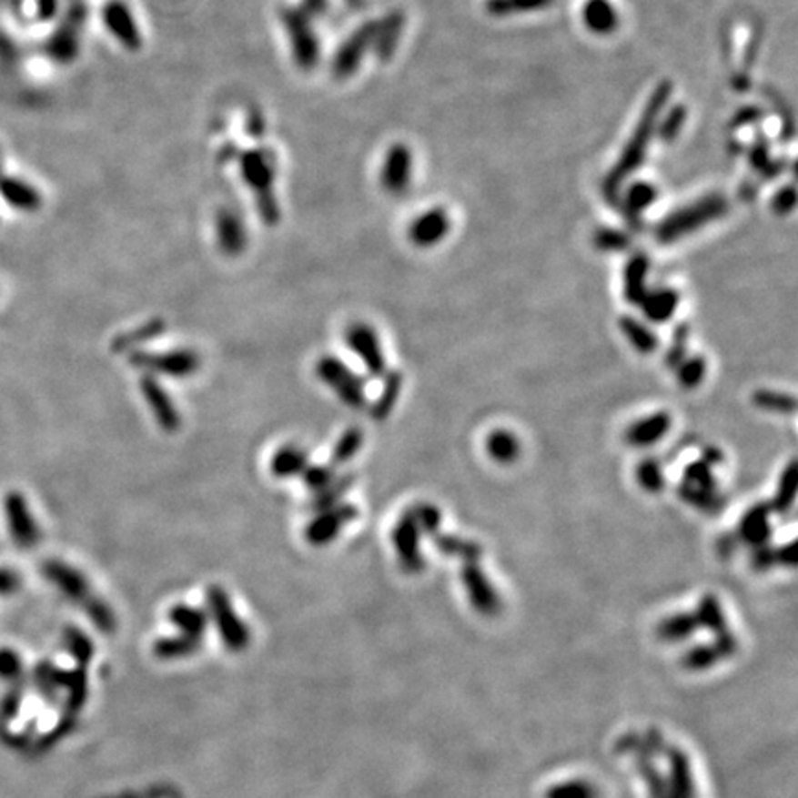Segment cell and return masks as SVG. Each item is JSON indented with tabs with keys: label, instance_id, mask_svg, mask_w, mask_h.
I'll list each match as a JSON object with an SVG mask.
<instances>
[{
	"label": "cell",
	"instance_id": "cell-14",
	"mask_svg": "<svg viewBox=\"0 0 798 798\" xmlns=\"http://www.w3.org/2000/svg\"><path fill=\"white\" fill-rule=\"evenodd\" d=\"M378 30L379 23H368L348 37L333 61V73L337 78H348L359 69L364 54L376 43Z\"/></svg>",
	"mask_w": 798,
	"mask_h": 798
},
{
	"label": "cell",
	"instance_id": "cell-21",
	"mask_svg": "<svg viewBox=\"0 0 798 798\" xmlns=\"http://www.w3.org/2000/svg\"><path fill=\"white\" fill-rule=\"evenodd\" d=\"M771 516H773V509L769 503H756L754 507H751L743 514L738 532H735L740 543H747L753 549L767 545L773 536Z\"/></svg>",
	"mask_w": 798,
	"mask_h": 798
},
{
	"label": "cell",
	"instance_id": "cell-32",
	"mask_svg": "<svg viewBox=\"0 0 798 798\" xmlns=\"http://www.w3.org/2000/svg\"><path fill=\"white\" fill-rule=\"evenodd\" d=\"M355 480L357 479H355L353 473H340V475H337L326 488H322V490H318V492L313 494L309 509L317 514V512L328 510L331 507H337L338 503H342L346 494L353 488Z\"/></svg>",
	"mask_w": 798,
	"mask_h": 798
},
{
	"label": "cell",
	"instance_id": "cell-58",
	"mask_svg": "<svg viewBox=\"0 0 798 798\" xmlns=\"http://www.w3.org/2000/svg\"><path fill=\"white\" fill-rule=\"evenodd\" d=\"M774 555H776V564L794 566V562H796V547H794V541H789V543L780 545L778 549H774Z\"/></svg>",
	"mask_w": 798,
	"mask_h": 798
},
{
	"label": "cell",
	"instance_id": "cell-29",
	"mask_svg": "<svg viewBox=\"0 0 798 798\" xmlns=\"http://www.w3.org/2000/svg\"><path fill=\"white\" fill-rule=\"evenodd\" d=\"M486 453L494 462L501 466H510L521 455V442L514 433L507 431V429H496V431L486 437Z\"/></svg>",
	"mask_w": 798,
	"mask_h": 798
},
{
	"label": "cell",
	"instance_id": "cell-41",
	"mask_svg": "<svg viewBox=\"0 0 798 798\" xmlns=\"http://www.w3.org/2000/svg\"><path fill=\"white\" fill-rule=\"evenodd\" d=\"M706 372H708V362L701 355L686 357L677 368H674L677 381L684 390H695L697 387H701V383L706 378Z\"/></svg>",
	"mask_w": 798,
	"mask_h": 798
},
{
	"label": "cell",
	"instance_id": "cell-47",
	"mask_svg": "<svg viewBox=\"0 0 798 798\" xmlns=\"http://www.w3.org/2000/svg\"><path fill=\"white\" fill-rule=\"evenodd\" d=\"M409 512L412 514L416 525L419 527L421 534H429L435 536L440 532V525H442V512L437 505L431 503H418L414 507L409 509Z\"/></svg>",
	"mask_w": 798,
	"mask_h": 798
},
{
	"label": "cell",
	"instance_id": "cell-4",
	"mask_svg": "<svg viewBox=\"0 0 798 798\" xmlns=\"http://www.w3.org/2000/svg\"><path fill=\"white\" fill-rule=\"evenodd\" d=\"M207 618L213 621L220 641L229 652H244L250 647L252 634L248 625L237 613L227 591L222 586L211 584L206 590Z\"/></svg>",
	"mask_w": 798,
	"mask_h": 798
},
{
	"label": "cell",
	"instance_id": "cell-7",
	"mask_svg": "<svg viewBox=\"0 0 798 798\" xmlns=\"http://www.w3.org/2000/svg\"><path fill=\"white\" fill-rule=\"evenodd\" d=\"M317 378L349 409H362L366 405V383L338 357L324 355L315 366Z\"/></svg>",
	"mask_w": 798,
	"mask_h": 798
},
{
	"label": "cell",
	"instance_id": "cell-46",
	"mask_svg": "<svg viewBox=\"0 0 798 798\" xmlns=\"http://www.w3.org/2000/svg\"><path fill=\"white\" fill-rule=\"evenodd\" d=\"M401 28H403L401 14H392L383 25H379L376 46H378V52L381 57H389L394 52L396 43L401 35Z\"/></svg>",
	"mask_w": 798,
	"mask_h": 798
},
{
	"label": "cell",
	"instance_id": "cell-36",
	"mask_svg": "<svg viewBox=\"0 0 798 798\" xmlns=\"http://www.w3.org/2000/svg\"><path fill=\"white\" fill-rule=\"evenodd\" d=\"M200 647H202V641H197V640L187 638L183 634H176L170 638H159L154 643V654L159 660H167V662L168 660H181V658L197 654L200 651Z\"/></svg>",
	"mask_w": 798,
	"mask_h": 798
},
{
	"label": "cell",
	"instance_id": "cell-33",
	"mask_svg": "<svg viewBox=\"0 0 798 798\" xmlns=\"http://www.w3.org/2000/svg\"><path fill=\"white\" fill-rule=\"evenodd\" d=\"M620 329L625 335V338L629 340V344L643 355L654 353L660 346V338L654 333V329L634 317L620 318Z\"/></svg>",
	"mask_w": 798,
	"mask_h": 798
},
{
	"label": "cell",
	"instance_id": "cell-17",
	"mask_svg": "<svg viewBox=\"0 0 798 798\" xmlns=\"http://www.w3.org/2000/svg\"><path fill=\"white\" fill-rule=\"evenodd\" d=\"M451 229L450 213L442 207H433L416 217L409 226V240L418 248H433L442 242Z\"/></svg>",
	"mask_w": 798,
	"mask_h": 798
},
{
	"label": "cell",
	"instance_id": "cell-16",
	"mask_svg": "<svg viewBox=\"0 0 798 798\" xmlns=\"http://www.w3.org/2000/svg\"><path fill=\"white\" fill-rule=\"evenodd\" d=\"M215 238L220 254L226 258H238L248 248L247 226L242 217L229 207H222L215 217Z\"/></svg>",
	"mask_w": 798,
	"mask_h": 798
},
{
	"label": "cell",
	"instance_id": "cell-25",
	"mask_svg": "<svg viewBox=\"0 0 798 798\" xmlns=\"http://www.w3.org/2000/svg\"><path fill=\"white\" fill-rule=\"evenodd\" d=\"M582 23L593 35H610L618 30L620 15L610 0H586Z\"/></svg>",
	"mask_w": 798,
	"mask_h": 798
},
{
	"label": "cell",
	"instance_id": "cell-3",
	"mask_svg": "<svg viewBox=\"0 0 798 798\" xmlns=\"http://www.w3.org/2000/svg\"><path fill=\"white\" fill-rule=\"evenodd\" d=\"M728 213V202L722 195H706L677 211L667 215L654 229V237L660 244H672L686 238L688 235L702 229L704 226L719 220Z\"/></svg>",
	"mask_w": 798,
	"mask_h": 798
},
{
	"label": "cell",
	"instance_id": "cell-18",
	"mask_svg": "<svg viewBox=\"0 0 798 798\" xmlns=\"http://www.w3.org/2000/svg\"><path fill=\"white\" fill-rule=\"evenodd\" d=\"M104 23L111 35L120 41V45L128 50H139L143 45V37L139 26L130 12V8L122 0H109L104 8Z\"/></svg>",
	"mask_w": 798,
	"mask_h": 798
},
{
	"label": "cell",
	"instance_id": "cell-12",
	"mask_svg": "<svg viewBox=\"0 0 798 798\" xmlns=\"http://www.w3.org/2000/svg\"><path fill=\"white\" fill-rule=\"evenodd\" d=\"M421 530L416 525L412 514L405 510L392 529V545L398 555L399 566L409 573H418L425 568L421 555Z\"/></svg>",
	"mask_w": 798,
	"mask_h": 798
},
{
	"label": "cell",
	"instance_id": "cell-53",
	"mask_svg": "<svg viewBox=\"0 0 798 798\" xmlns=\"http://www.w3.org/2000/svg\"><path fill=\"white\" fill-rule=\"evenodd\" d=\"M796 206V191L793 186L780 189L773 198V209L776 215H789Z\"/></svg>",
	"mask_w": 798,
	"mask_h": 798
},
{
	"label": "cell",
	"instance_id": "cell-50",
	"mask_svg": "<svg viewBox=\"0 0 798 798\" xmlns=\"http://www.w3.org/2000/svg\"><path fill=\"white\" fill-rule=\"evenodd\" d=\"M337 475H338L337 468L331 464H309L301 473V480L307 486V490L315 494L318 490L326 488Z\"/></svg>",
	"mask_w": 798,
	"mask_h": 798
},
{
	"label": "cell",
	"instance_id": "cell-37",
	"mask_svg": "<svg viewBox=\"0 0 798 798\" xmlns=\"http://www.w3.org/2000/svg\"><path fill=\"white\" fill-rule=\"evenodd\" d=\"M84 21V10H80L78 14L71 15V21L67 23V26L64 30H59L57 35L52 41V52L56 57H59L61 61H67L73 56H76L78 50V28Z\"/></svg>",
	"mask_w": 798,
	"mask_h": 798
},
{
	"label": "cell",
	"instance_id": "cell-56",
	"mask_svg": "<svg viewBox=\"0 0 798 798\" xmlns=\"http://www.w3.org/2000/svg\"><path fill=\"white\" fill-rule=\"evenodd\" d=\"M774 564H776V555H774V549L769 547V543L754 549L753 566H754L756 570H769V568L774 566Z\"/></svg>",
	"mask_w": 798,
	"mask_h": 798
},
{
	"label": "cell",
	"instance_id": "cell-60",
	"mask_svg": "<svg viewBox=\"0 0 798 798\" xmlns=\"http://www.w3.org/2000/svg\"><path fill=\"white\" fill-rule=\"evenodd\" d=\"M740 543V540H738V536L735 534H726V536H722L721 540H719V551L722 552L724 557H728L730 552L735 549V545Z\"/></svg>",
	"mask_w": 798,
	"mask_h": 798
},
{
	"label": "cell",
	"instance_id": "cell-9",
	"mask_svg": "<svg viewBox=\"0 0 798 798\" xmlns=\"http://www.w3.org/2000/svg\"><path fill=\"white\" fill-rule=\"evenodd\" d=\"M281 19L287 28V35L290 41L296 64L301 69L317 67L320 57V45L311 23V15H307L296 8H287L283 10Z\"/></svg>",
	"mask_w": 798,
	"mask_h": 798
},
{
	"label": "cell",
	"instance_id": "cell-39",
	"mask_svg": "<svg viewBox=\"0 0 798 798\" xmlns=\"http://www.w3.org/2000/svg\"><path fill=\"white\" fill-rule=\"evenodd\" d=\"M552 5V0H486V12L492 17H509L512 14L538 12Z\"/></svg>",
	"mask_w": 798,
	"mask_h": 798
},
{
	"label": "cell",
	"instance_id": "cell-1",
	"mask_svg": "<svg viewBox=\"0 0 798 798\" xmlns=\"http://www.w3.org/2000/svg\"><path fill=\"white\" fill-rule=\"evenodd\" d=\"M671 95H672V84L669 80H663L662 84L656 86V89L652 91V95H651V98L641 113V118L638 122V128L634 130V136L631 137V141L625 146L623 156L620 157L616 167H613L608 172V176L604 177L602 195L610 206L618 207L625 181L641 167L645 154H647V146L656 134L658 118H660L662 111L665 109Z\"/></svg>",
	"mask_w": 798,
	"mask_h": 798
},
{
	"label": "cell",
	"instance_id": "cell-54",
	"mask_svg": "<svg viewBox=\"0 0 798 798\" xmlns=\"http://www.w3.org/2000/svg\"><path fill=\"white\" fill-rule=\"evenodd\" d=\"M695 627V618L693 616H677L671 618L669 621H665L662 625V634L663 636H682L688 631H692Z\"/></svg>",
	"mask_w": 798,
	"mask_h": 798
},
{
	"label": "cell",
	"instance_id": "cell-43",
	"mask_svg": "<svg viewBox=\"0 0 798 798\" xmlns=\"http://www.w3.org/2000/svg\"><path fill=\"white\" fill-rule=\"evenodd\" d=\"M686 118H688V109H686L682 104L672 106V107L663 115V118H658L656 136H658L662 141H665V143L674 141V139H677V137L681 136V132H682V128H684V125H686Z\"/></svg>",
	"mask_w": 798,
	"mask_h": 798
},
{
	"label": "cell",
	"instance_id": "cell-40",
	"mask_svg": "<svg viewBox=\"0 0 798 798\" xmlns=\"http://www.w3.org/2000/svg\"><path fill=\"white\" fill-rule=\"evenodd\" d=\"M636 479L638 484L643 488V492L647 494H660L663 492V488L667 484L663 475V466L656 457H645L643 460H640L636 468Z\"/></svg>",
	"mask_w": 798,
	"mask_h": 798
},
{
	"label": "cell",
	"instance_id": "cell-38",
	"mask_svg": "<svg viewBox=\"0 0 798 798\" xmlns=\"http://www.w3.org/2000/svg\"><path fill=\"white\" fill-rule=\"evenodd\" d=\"M364 446V433L360 427H348L346 431L340 435V439L337 440V444L333 446L331 451V466L338 468L348 464L351 459H355V455H359V451Z\"/></svg>",
	"mask_w": 798,
	"mask_h": 798
},
{
	"label": "cell",
	"instance_id": "cell-35",
	"mask_svg": "<svg viewBox=\"0 0 798 798\" xmlns=\"http://www.w3.org/2000/svg\"><path fill=\"white\" fill-rule=\"evenodd\" d=\"M435 545L440 552H444V555L459 557V559L466 561V564L477 562L482 555V547L479 543L466 540V538L453 536V534H444V532L435 534Z\"/></svg>",
	"mask_w": 798,
	"mask_h": 798
},
{
	"label": "cell",
	"instance_id": "cell-61",
	"mask_svg": "<svg viewBox=\"0 0 798 798\" xmlns=\"http://www.w3.org/2000/svg\"><path fill=\"white\" fill-rule=\"evenodd\" d=\"M760 116H762V111H760L758 107H749V109H745V111H742V113L738 115V125H740V126L751 125V122L758 120Z\"/></svg>",
	"mask_w": 798,
	"mask_h": 798
},
{
	"label": "cell",
	"instance_id": "cell-20",
	"mask_svg": "<svg viewBox=\"0 0 798 798\" xmlns=\"http://www.w3.org/2000/svg\"><path fill=\"white\" fill-rule=\"evenodd\" d=\"M658 200V189L649 181H634L621 193L618 207L621 209L627 224L640 231L643 227V213Z\"/></svg>",
	"mask_w": 798,
	"mask_h": 798
},
{
	"label": "cell",
	"instance_id": "cell-27",
	"mask_svg": "<svg viewBox=\"0 0 798 798\" xmlns=\"http://www.w3.org/2000/svg\"><path fill=\"white\" fill-rule=\"evenodd\" d=\"M651 270V261L645 254H634L623 270V296L631 305H640L649 292L647 276Z\"/></svg>",
	"mask_w": 798,
	"mask_h": 798
},
{
	"label": "cell",
	"instance_id": "cell-42",
	"mask_svg": "<svg viewBox=\"0 0 798 798\" xmlns=\"http://www.w3.org/2000/svg\"><path fill=\"white\" fill-rule=\"evenodd\" d=\"M3 197L17 209L23 211H35L41 206V198L37 191L23 181H5L3 183Z\"/></svg>",
	"mask_w": 798,
	"mask_h": 798
},
{
	"label": "cell",
	"instance_id": "cell-23",
	"mask_svg": "<svg viewBox=\"0 0 798 798\" xmlns=\"http://www.w3.org/2000/svg\"><path fill=\"white\" fill-rule=\"evenodd\" d=\"M640 305L645 318L651 324H665L674 317V313H677L681 305V294L671 287L652 288L645 294Z\"/></svg>",
	"mask_w": 798,
	"mask_h": 798
},
{
	"label": "cell",
	"instance_id": "cell-6",
	"mask_svg": "<svg viewBox=\"0 0 798 798\" xmlns=\"http://www.w3.org/2000/svg\"><path fill=\"white\" fill-rule=\"evenodd\" d=\"M128 362L146 376L170 379H187L195 376L202 366L200 355L187 348H174L165 351L137 349L128 353Z\"/></svg>",
	"mask_w": 798,
	"mask_h": 798
},
{
	"label": "cell",
	"instance_id": "cell-49",
	"mask_svg": "<svg viewBox=\"0 0 798 798\" xmlns=\"http://www.w3.org/2000/svg\"><path fill=\"white\" fill-rule=\"evenodd\" d=\"M688 340H690V326L681 324L672 333V340L665 351L663 362L671 370H674L688 357Z\"/></svg>",
	"mask_w": 798,
	"mask_h": 798
},
{
	"label": "cell",
	"instance_id": "cell-2",
	"mask_svg": "<svg viewBox=\"0 0 798 798\" xmlns=\"http://www.w3.org/2000/svg\"><path fill=\"white\" fill-rule=\"evenodd\" d=\"M41 573L61 595L76 604L100 632L113 634L116 631L113 608L95 593L80 570L59 559H48L41 564Z\"/></svg>",
	"mask_w": 798,
	"mask_h": 798
},
{
	"label": "cell",
	"instance_id": "cell-52",
	"mask_svg": "<svg viewBox=\"0 0 798 798\" xmlns=\"http://www.w3.org/2000/svg\"><path fill=\"white\" fill-rule=\"evenodd\" d=\"M23 674V660L12 649H0V679L17 682Z\"/></svg>",
	"mask_w": 798,
	"mask_h": 798
},
{
	"label": "cell",
	"instance_id": "cell-5",
	"mask_svg": "<svg viewBox=\"0 0 798 798\" xmlns=\"http://www.w3.org/2000/svg\"><path fill=\"white\" fill-rule=\"evenodd\" d=\"M240 174L247 186L256 195V204L261 220L267 226H276L279 222V207L274 195V165L267 152H247L240 157Z\"/></svg>",
	"mask_w": 798,
	"mask_h": 798
},
{
	"label": "cell",
	"instance_id": "cell-10",
	"mask_svg": "<svg viewBox=\"0 0 798 798\" xmlns=\"http://www.w3.org/2000/svg\"><path fill=\"white\" fill-rule=\"evenodd\" d=\"M359 518V509L351 503H338L328 510L317 512L315 518L305 525V541L313 547H326L333 543L340 532Z\"/></svg>",
	"mask_w": 798,
	"mask_h": 798
},
{
	"label": "cell",
	"instance_id": "cell-26",
	"mask_svg": "<svg viewBox=\"0 0 798 798\" xmlns=\"http://www.w3.org/2000/svg\"><path fill=\"white\" fill-rule=\"evenodd\" d=\"M167 331V324L161 318H154L148 320L137 328H132L125 333H120L113 338L111 342V351L113 353H132L137 349H143L145 344L156 340L157 337H161Z\"/></svg>",
	"mask_w": 798,
	"mask_h": 798
},
{
	"label": "cell",
	"instance_id": "cell-51",
	"mask_svg": "<svg viewBox=\"0 0 798 798\" xmlns=\"http://www.w3.org/2000/svg\"><path fill=\"white\" fill-rule=\"evenodd\" d=\"M684 482L699 486V488H706V490H717V480L713 475V468L701 460H693L684 468Z\"/></svg>",
	"mask_w": 798,
	"mask_h": 798
},
{
	"label": "cell",
	"instance_id": "cell-48",
	"mask_svg": "<svg viewBox=\"0 0 798 798\" xmlns=\"http://www.w3.org/2000/svg\"><path fill=\"white\" fill-rule=\"evenodd\" d=\"M66 645L80 667H87L95 656L93 641L78 629L66 631Z\"/></svg>",
	"mask_w": 798,
	"mask_h": 798
},
{
	"label": "cell",
	"instance_id": "cell-15",
	"mask_svg": "<svg viewBox=\"0 0 798 798\" xmlns=\"http://www.w3.org/2000/svg\"><path fill=\"white\" fill-rule=\"evenodd\" d=\"M412 152L407 145L396 143L389 148L381 167V186L392 197H401L410 186Z\"/></svg>",
	"mask_w": 798,
	"mask_h": 798
},
{
	"label": "cell",
	"instance_id": "cell-24",
	"mask_svg": "<svg viewBox=\"0 0 798 798\" xmlns=\"http://www.w3.org/2000/svg\"><path fill=\"white\" fill-rule=\"evenodd\" d=\"M170 623L177 629V634H183L187 638H193L197 641H204L209 618L207 611L195 608L191 604H174L168 611Z\"/></svg>",
	"mask_w": 798,
	"mask_h": 798
},
{
	"label": "cell",
	"instance_id": "cell-31",
	"mask_svg": "<svg viewBox=\"0 0 798 798\" xmlns=\"http://www.w3.org/2000/svg\"><path fill=\"white\" fill-rule=\"evenodd\" d=\"M677 492H679V498L686 505H690L704 514H719L726 507V501L719 494V490H706V488H699V486H693V484H688L682 480V484H679Z\"/></svg>",
	"mask_w": 798,
	"mask_h": 798
},
{
	"label": "cell",
	"instance_id": "cell-62",
	"mask_svg": "<svg viewBox=\"0 0 798 798\" xmlns=\"http://www.w3.org/2000/svg\"><path fill=\"white\" fill-rule=\"evenodd\" d=\"M305 6L311 14H324L328 10V0H305Z\"/></svg>",
	"mask_w": 798,
	"mask_h": 798
},
{
	"label": "cell",
	"instance_id": "cell-19",
	"mask_svg": "<svg viewBox=\"0 0 798 798\" xmlns=\"http://www.w3.org/2000/svg\"><path fill=\"white\" fill-rule=\"evenodd\" d=\"M672 425L669 412H654L629 425L625 431V442L634 450H649L662 442Z\"/></svg>",
	"mask_w": 798,
	"mask_h": 798
},
{
	"label": "cell",
	"instance_id": "cell-57",
	"mask_svg": "<svg viewBox=\"0 0 798 798\" xmlns=\"http://www.w3.org/2000/svg\"><path fill=\"white\" fill-rule=\"evenodd\" d=\"M591 789L588 785H566L552 791V798H590Z\"/></svg>",
	"mask_w": 798,
	"mask_h": 798
},
{
	"label": "cell",
	"instance_id": "cell-28",
	"mask_svg": "<svg viewBox=\"0 0 798 798\" xmlns=\"http://www.w3.org/2000/svg\"><path fill=\"white\" fill-rule=\"evenodd\" d=\"M309 453H307L301 446L287 444L279 448L270 460V473L276 479H294L301 477L305 468L309 466Z\"/></svg>",
	"mask_w": 798,
	"mask_h": 798
},
{
	"label": "cell",
	"instance_id": "cell-8",
	"mask_svg": "<svg viewBox=\"0 0 798 798\" xmlns=\"http://www.w3.org/2000/svg\"><path fill=\"white\" fill-rule=\"evenodd\" d=\"M346 346L362 362L366 374L372 379H381L387 372V357L378 331L366 322H353L344 333Z\"/></svg>",
	"mask_w": 798,
	"mask_h": 798
},
{
	"label": "cell",
	"instance_id": "cell-13",
	"mask_svg": "<svg viewBox=\"0 0 798 798\" xmlns=\"http://www.w3.org/2000/svg\"><path fill=\"white\" fill-rule=\"evenodd\" d=\"M139 390L163 433L174 435L181 427V414L176 403L172 401L167 389L157 381V378L143 374L139 379Z\"/></svg>",
	"mask_w": 798,
	"mask_h": 798
},
{
	"label": "cell",
	"instance_id": "cell-11",
	"mask_svg": "<svg viewBox=\"0 0 798 798\" xmlns=\"http://www.w3.org/2000/svg\"><path fill=\"white\" fill-rule=\"evenodd\" d=\"M5 512L14 543L23 551L34 549L41 540V530L26 498L19 492H10L5 498Z\"/></svg>",
	"mask_w": 798,
	"mask_h": 798
},
{
	"label": "cell",
	"instance_id": "cell-59",
	"mask_svg": "<svg viewBox=\"0 0 798 798\" xmlns=\"http://www.w3.org/2000/svg\"><path fill=\"white\" fill-rule=\"evenodd\" d=\"M704 462H708L712 468H715V466H719V464H722V460H724V453L719 450V448H715V446H710V448H706L704 451H702V457H701Z\"/></svg>",
	"mask_w": 798,
	"mask_h": 798
},
{
	"label": "cell",
	"instance_id": "cell-34",
	"mask_svg": "<svg viewBox=\"0 0 798 798\" xmlns=\"http://www.w3.org/2000/svg\"><path fill=\"white\" fill-rule=\"evenodd\" d=\"M796 488H798V468H796V460H791L783 468L780 480H778V486H776L774 498L769 503L773 512L787 514L793 509L794 500H796Z\"/></svg>",
	"mask_w": 798,
	"mask_h": 798
},
{
	"label": "cell",
	"instance_id": "cell-55",
	"mask_svg": "<svg viewBox=\"0 0 798 798\" xmlns=\"http://www.w3.org/2000/svg\"><path fill=\"white\" fill-rule=\"evenodd\" d=\"M21 588V577L17 571L0 568V595H12Z\"/></svg>",
	"mask_w": 798,
	"mask_h": 798
},
{
	"label": "cell",
	"instance_id": "cell-30",
	"mask_svg": "<svg viewBox=\"0 0 798 798\" xmlns=\"http://www.w3.org/2000/svg\"><path fill=\"white\" fill-rule=\"evenodd\" d=\"M403 392V374L399 370H389L383 376V389L378 399L370 407V416L376 421H385L396 409Z\"/></svg>",
	"mask_w": 798,
	"mask_h": 798
},
{
	"label": "cell",
	"instance_id": "cell-45",
	"mask_svg": "<svg viewBox=\"0 0 798 798\" xmlns=\"http://www.w3.org/2000/svg\"><path fill=\"white\" fill-rule=\"evenodd\" d=\"M593 247L604 254H620L631 248V237L613 227H599L593 235Z\"/></svg>",
	"mask_w": 798,
	"mask_h": 798
},
{
	"label": "cell",
	"instance_id": "cell-44",
	"mask_svg": "<svg viewBox=\"0 0 798 798\" xmlns=\"http://www.w3.org/2000/svg\"><path fill=\"white\" fill-rule=\"evenodd\" d=\"M753 403L762 410L778 412V414H793L796 410L794 398L778 390H767V389L756 390L753 394Z\"/></svg>",
	"mask_w": 798,
	"mask_h": 798
},
{
	"label": "cell",
	"instance_id": "cell-22",
	"mask_svg": "<svg viewBox=\"0 0 798 798\" xmlns=\"http://www.w3.org/2000/svg\"><path fill=\"white\" fill-rule=\"evenodd\" d=\"M462 582L477 610L484 613H492L500 608V597L494 586L490 584L486 575L477 566V562H468L462 568Z\"/></svg>",
	"mask_w": 798,
	"mask_h": 798
}]
</instances>
